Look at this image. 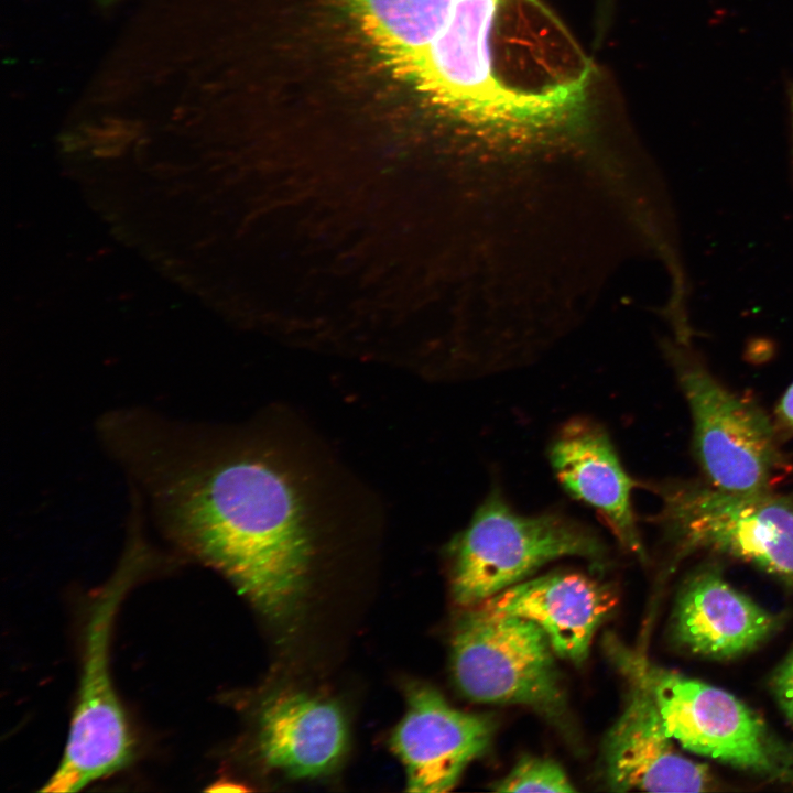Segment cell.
Masks as SVG:
<instances>
[{"mask_svg": "<svg viewBox=\"0 0 793 793\" xmlns=\"http://www.w3.org/2000/svg\"><path fill=\"white\" fill-rule=\"evenodd\" d=\"M245 790L246 789L243 786H240L237 783L222 781L214 783V785L208 789V791L211 792H241Z\"/></svg>", "mask_w": 793, "mask_h": 793, "instance_id": "18", "label": "cell"}, {"mask_svg": "<svg viewBox=\"0 0 793 793\" xmlns=\"http://www.w3.org/2000/svg\"><path fill=\"white\" fill-rule=\"evenodd\" d=\"M497 792H575L563 768L555 761L533 756L519 759L513 769L492 784Z\"/></svg>", "mask_w": 793, "mask_h": 793, "instance_id": "15", "label": "cell"}, {"mask_svg": "<svg viewBox=\"0 0 793 793\" xmlns=\"http://www.w3.org/2000/svg\"><path fill=\"white\" fill-rule=\"evenodd\" d=\"M693 421V452L710 486L735 493L774 490L790 470L765 412L715 379L702 365L673 357Z\"/></svg>", "mask_w": 793, "mask_h": 793, "instance_id": "8", "label": "cell"}, {"mask_svg": "<svg viewBox=\"0 0 793 793\" xmlns=\"http://www.w3.org/2000/svg\"><path fill=\"white\" fill-rule=\"evenodd\" d=\"M100 443L151 520L258 610L297 605L313 556L311 510L292 472L246 431L119 408Z\"/></svg>", "mask_w": 793, "mask_h": 793, "instance_id": "1", "label": "cell"}, {"mask_svg": "<svg viewBox=\"0 0 793 793\" xmlns=\"http://www.w3.org/2000/svg\"><path fill=\"white\" fill-rule=\"evenodd\" d=\"M615 604L616 598L599 582L583 574L554 573L524 579L478 606L535 622L557 656L580 664Z\"/></svg>", "mask_w": 793, "mask_h": 793, "instance_id": "13", "label": "cell"}, {"mask_svg": "<svg viewBox=\"0 0 793 793\" xmlns=\"http://www.w3.org/2000/svg\"><path fill=\"white\" fill-rule=\"evenodd\" d=\"M629 692L622 713L607 734L605 775L609 790L702 792L714 787L708 769L680 754L666 735L652 695L624 675Z\"/></svg>", "mask_w": 793, "mask_h": 793, "instance_id": "10", "label": "cell"}, {"mask_svg": "<svg viewBox=\"0 0 793 793\" xmlns=\"http://www.w3.org/2000/svg\"><path fill=\"white\" fill-rule=\"evenodd\" d=\"M781 617L734 588L714 564L683 584L671 619V634L683 650L708 659L745 654L768 640Z\"/></svg>", "mask_w": 793, "mask_h": 793, "instance_id": "12", "label": "cell"}, {"mask_svg": "<svg viewBox=\"0 0 793 793\" xmlns=\"http://www.w3.org/2000/svg\"><path fill=\"white\" fill-rule=\"evenodd\" d=\"M548 460L564 490L591 508L628 552L645 560L632 506L636 481L602 425L573 417L555 433Z\"/></svg>", "mask_w": 793, "mask_h": 793, "instance_id": "11", "label": "cell"}, {"mask_svg": "<svg viewBox=\"0 0 793 793\" xmlns=\"http://www.w3.org/2000/svg\"><path fill=\"white\" fill-rule=\"evenodd\" d=\"M566 556L600 562L607 548L582 522L557 511L521 514L493 488L455 540L453 597L460 606H478Z\"/></svg>", "mask_w": 793, "mask_h": 793, "instance_id": "6", "label": "cell"}, {"mask_svg": "<svg viewBox=\"0 0 793 793\" xmlns=\"http://www.w3.org/2000/svg\"><path fill=\"white\" fill-rule=\"evenodd\" d=\"M555 655L535 622L480 606L460 618L452 642L453 673L464 695L475 702L530 707L572 732Z\"/></svg>", "mask_w": 793, "mask_h": 793, "instance_id": "7", "label": "cell"}, {"mask_svg": "<svg viewBox=\"0 0 793 793\" xmlns=\"http://www.w3.org/2000/svg\"><path fill=\"white\" fill-rule=\"evenodd\" d=\"M606 651L648 688L666 735L686 750L767 781L793 785V741L729 692L651 663L607 636Z\"/></svg>", "mask_w": 793, "mask_h": 793, "instance_id": "4", "label": "cell"}, {"mask_svg": "<svg viewBox=\"0 0 793 793\" xmlns=\"http://www.w3.org/2000/svg\"><path fill=\"white\" fill-rule=\"evenodd\" d=\"M773 423L781 442L793 436V383L780 399L774 411Z\"/></svg>", "mask_w": 793, "mask_h": 793, "instance_id": "17", "label": "cell"}, {"mask_svg": "<svg viewBox=\"0 0 793 793\" xmlns=\"http://www.w3.org/2000/svg\"><path fill=\"white\" fill-rule=\"evenodd\" d=\"M144 520L128 518V541L121 560L95 597L84 636L77 703L62 760L43 792H77L128 765L134 738L110 673L109 648L119 605L151 564L153 552L143 534Z\"/></svg>", "mask_w": 793, "mask_h": 793, "instance_id": "3", "label": "cell"}, {"mask_svg": "<svg viewBox=\"0 0 793 793\" xmlns=\"http://www.w3.org/2000/svg\"><path fill=\"white\" fill-rule=\"evenodd\" d=\"M502 1L349 0L346 19L379 70L409 97L476 126L539 129L553 123L555 104L515 94L495 70Z\"/></svg>", "mask_w": 793, "mask_h": 793, "instance_id": "2", "label": "cell"}, {"mask_svg": "<svg viewBox=\"0 0 793 793\" xmlns=\"http://www.w3.org/2000/svg\"><path fill=\"white\" fill-rule=\"evenodd\" d=\"M770 688L782 713L793 724V647L773 671Z\"/></svg>", "mask_w": 793, "mask_h": 793, "instance_id": "16", "label": "cell"}, {"mask_svg": "<svg viewBox=\"0 0 793 793\" xmlns=\"http://www.w3.org/2000/svg\"><path fill=\"white\" fill-rule=\"evenodd\" d=\"M652 518L675 561L709 551L747 562L793 587V492L735 493L706 481L648 482Z\"/></svg>", "mask_w": 793, "mask_h": 793, "instance_id": "5", "label": "cell"}, {"mask_svg": "<svg viewBox=\"0 0 793 793\" xmlns=\"http://www.w3.org/2000/svg\"><path fill=\"white\" fill-rule=\"evenodd\" d=\"M493 720L450 706L432 687L414 685L391 746L405 768L406 791L452 790L467 765L488 749Z\"/></svg>", "mask_w": 793, "mask_h": 793, "instance_id": "9", "label": "cell"}, {"mask_svg": "<svg viewBox=\"0 0 793 793\" xmlns=\"http://www.w3.org/2000/svg\"><path fill=\"white\" fill-rule=\"evenodd\" d=\"M258 731L264 761L295 778L328 772L347 746V725L338 706L303 693L269 699Z\"/></svg>", "mask_w": 793, "mask_h": 793, "instance_id": "14", "label": "cell"}]
</instances>
